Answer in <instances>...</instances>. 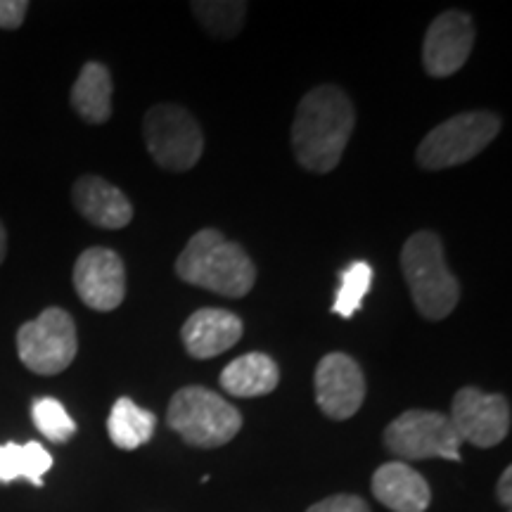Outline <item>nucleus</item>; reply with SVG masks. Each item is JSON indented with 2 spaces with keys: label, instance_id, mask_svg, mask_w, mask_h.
I'll return each instance as SVG.
<instances>
[{
  "label": "nucleus",
  "instance_id": "8",
  "mask_svg": "<svg viewBox=\"0 0 512 512\" xmlns=\"http://www.w3.org/2000/svg\"><path fill=\"white\" fill-rule=\"evenodd\" d=\"M384 444L403 460L444 458L460 460V441L448 415L434 411H406L384 430Z\"/></svg>",
  "mask_w": 512,
  "mask_h": 512
},
{
  "label": "nucleus",
  "instance_id": "20",
  "mask_svg": "<svg viewBox=\"0 0 512 512\" xmlns=\"http://www.w3.org/2000/svg\"><path fill=\"white\" fill-rule=\"evenodd\" d=\"M370 285H373V266L366 264V261H354V264L344 268L342 280H339L335 306H332L337 316H356L363 299H366Z\"/></svg>",
  "mask_w": 512,
  "mask_h": 512
},
{
  "label": "nucleus",
  "instance_id": "9",
  "mask_svg": "<svg viewBox=\"0 0 512 512\" xmlns=\"http://www.w3.org/2000/svg\"><path fill=\"white\" fill-rule=\"evenodd\" d=\"M448 420L456 427L460 441L472 446H498L510 432V403L501 394H486L477 387H463L453 396Z\"/></svg>",
  "mask_w": 512,
  "mask_h": 512
},
{
  "label": "nucleus",
  "instance_id": "16",
  "mask_svg": "<svg viewBox=\"0 0 512 512\" xmlns=\"http://www.w3.org/2000/svg\"><path fill=\"white\" fill-rule=\"evenodd\" d=\"M219 382L221 389H226L230 396L254 399V396L271 394L278 387L280 370L271 356L254 351V354H245L228 363L223 368Z\"/></svg>",
  "mask_w": 512,
  "mask_h": 512
},
{
  "label": "nucleus",
  "instance_id": "15",
  "mask_svg": "<svg viewBox=\"0 0 512 512\" xmlns=\"http://www.w3.org/2000/svg\"><path fill=\"white\" fill-rule=\"evenodd\" d=\"M373 494L384 508L394 512H425L432 501L427 479L401 460L377 467L373 475Z\"/></svg>",
  "mask_w": 512,
  "mask_h": 512
},
{
  "label": "nucleus",
  "instance_id": "13",
  "mask_svg": "<svg viewBox=\"0 0 512 512\" xmlns=\"http://www.w3.org/2000/svg\"><path fill=\"white\" fill-rule=\"evenodd\" d=\"M181 339L192 358H214L242 339V320L226 309H200L185 320Z\"/></svg>",
  "mask_w": 512,
  "mask_h": 512
},
{
  "label": "nucleus",
  "instance_id": "25",
  "mask_svg": "<svg viewBox=\"0 0 512 512\" xmlns=\"http://www.w3.org/2000/svg\"><path fill=\"white\" fill-rule=\"evenodd\" d=\"M512 470L510 467H505V472L501 475V479H498V501H501L505 508H510L512 505Z\"/></svg>",
  "mask_w": 512,
  "mask_h": 512
},
{
  "label": "nucleus",
  "instance_id": "23",
  "mask_svg": "<svg viewBox=\"0 0 512 512\" xmlns=\"http://www.w3.org/2000/svg\"><path fill=\"white\" fill-rule=\"evenodd\" d=\"M306 512H370V508L361 496L337 494V496L323 498V501L311 505Z\"/></svg>",
  "mask_w": 512,
  "mask_h": 512
},
{
  "label": "nucleus",
  "instance_id": "24",
  "mask_svg": "<svg viewBox=\"0 0 512 512\" xmlns=\"http://www.w3.org/2000/svg\"><path fill=\"white\" fill-rule=\"evenodd\" d=\"M27 0H0V29H19L27 17Z\"/></svg>",
  "mask_w": 512,
  "mask_h": 512
},
{
  "label": "nucleus",
  "instance_id": "10",
  "mask_svg": "<svg viewBox=\"0 0 512 512\" xmlns=\"http://www.w3.org/2000/svg\"><path fill=\"white\" fill-rule=\"evenodd\" d=\"M74 287L88 309L114 311L126 297L124 261L114 249H86L74 264Z\"/></svg>",
  "mask_w": 512,
  "mask_h": 512
},
{
  "label": "nucleus",
  "instance_id": "12",
  "mask_svg": "<svg viewBox=\"0 0 512 512\" xmlns=\"http://www.w3.org/2000/svg\"><path fill=\"white\" fill-rule=\"evenodd\" d=\"M475 46V24L465 12L451 10L439 15L427 29L422 43V64L425 72L437 79L456 74L467 62Z\"/></svg>",
  "mask_w": 512,
  "mask_h": 512
},
{
  "label": "nucleus",
  "instance_id": "1",
  "mask_svg": "<svg viewBox=\"0 0 512 512\" xmlns=\"http://www.w3.org/2000/svg\"><path fill=\"white\" fill-rule=\"evenodd\" d=\"M356 112L349 95L337 86H318L299 102L292 121V152L313 174L337 169L354 133Z\"/></svg>",
  "mask_w": 512,
  "mask_h": 512
},
{
  "label": "nucleus",
  "instance_id": "5",
  "mask_svg": "<svg viewBox=\"0 0 512 512\" xmlns=\"http://www.w3.org/2000/svg\"><path fill=\"white\" fill-rule=\"evenodd\" d=\"M501 131V117L494 112H465L432 128L418 147V164L427 171L451 169L470 162Z\"/></svg>",
  "mask_w": 512,
  "mask_h": 512
},
{
  "label": "nucleus",
  "instance_id": "11",
  "mask_svg": "<svg viewBox=\"0 0 512 512\" xmlns=\"http://www.w3.org/2000/svg\"><path fill=\"white\" fill-rule=\"evenodd\" d=\"M366 399V377L354 358L332 351L316 368V401L328 418L349 420Z\"/></svg>",
  "mask_w": 512,
  "mask_h": 512
},
{
  "label": "nucleus",
  "instance_id": "6",
  "mask_svg": "<svg viewBox=\"0 0 512 512\" xmlns=\"http://www.w3.org/2000/svg\"><path fill=\"white\" fill-rule=\"evenodd\" d=\"M79 351L76 323L64 309L50 306L17 330L19 361L36 375H57L74 363Z\"/></svg>",
  "mask_w": 512,
  "mask_h": 512
},
{
  "label": "nucleus",
  "instance_id": "17",
  "mask_svg": "<svg viewBox=\"0 0 512 512\" xmlns=\"http://www.w3.org/2000/svg\"><path fill=\"white\" fill-rule=\"evenodd\" d=\"M72 107L88 124H105L112 117V76L105 64H83L72 88Z\"/></svg>",
  "mask_w": 512,
  "mask_h": 512
},
{
  "label": "nucleus",
  "instance_id": "2",
  "mask_svg": "<svg viewBox=\"0 0 512 512\" xmlns=\"http://www.w3.org/2000/svg\"><path fill=\"white\" fill-rule=\"evenodd\" d=\"M176 273L183 283L233 299L245 297L256 283V268L249 254L214 228L192 235L176 259Z\"/></svg>",
  "mask_w": 512,
  "mask_h": 512
},
{
  "label": "nucleus",
  "instance_id": "14",
  "mask_svg": "<svg viewBox=\"0 0 512 512\" xmlns=\"http://www.w3.org/2000/svg\"><path fill=\"white\" fill-rule=\"evenodd\" d=\"M74 207L93 226L105 230L126 228L133 219L128 197L100 176H81L72 190Z\"/></svg>",
  "mask_w": 512,
  "mask_h": 512
},
{
  "label": "nucleus",
  "instance_id": "4",
  "mask_svg": "<svg viewBox=\"0 0 512 512\" xmlns=\"http://www.w3.org/2000/svg\"><path fill=\"white\" fill-rule=\"evenodd\" d=\"M166 422L190 446L216 448L235 439L242 415L233 403L207 387H185L171 399Z\"/></svg>",
  "mask_w": 512,
  "mask_h": 512
},
{
  "label": "nucleus",
  "instance_id": "3",
  "mask_svg": "<svg viewBox=\"0 0 512 512\" xmlns=\"http://www.w3.org/2000/svg\"><path fill=\"white\" fill-rule=\"evenodd\" d=\"M401 271L422 318L441 320L458 306L460 285L448 271L444 245L432 230L411 235L401 249Z\"/></svg>",
  "mask_w": 512,
  "mask_h": 512
},
{
  "label": "nucleus",
  "instance_id": "7",
  "mask_svg": "<svg viewBox=\"0 0 512 512\" xmlns=\"http://www.w3.org/2000/svg\"><path fill=\"white\" fill-rule=\"evenodd\" d=\"M147 150L166 171H188L200 162L204 138L195 117L178 105H155L145 114Z\"/></svg>",
  "mask_w": 512,
  "mask_h": 512
},
{
  "label": "nucleus",
  "instance_id": "26",
  "mask_svg": "<svg viewBox=\"0 0 512 512\" xmlns=\"http://www.w3.org/2000/svg\"><path fill=\"white\" fill-rule=\"evenodd\" d=\"M5 254H8V233H5V226L0 223V264L5 261Z\"/></svg>",
  "mask_w": 512,
  "mask_h": 512
},
{
  "label": "nucleus",
  "instance_id": "18",
  "mask_svg": "<svg viewBox=\"0 0 512 512\" xmlns=\"http://www.w3.org/2000/svg\"><path fill=\"white\" fill-rule=\"evenodd\" d=\"M157 418L155 413L140 408L136 401L128 396H121L112 406L110 420H107V432H110L112 444L124 451H133V448L147 444L155 434Z\"/></svg>",
  "mask_w": 512,
  "mask_h": 512
},
{
  "label": "nucleus",
  "instance_id": "21",
  "mask_svg": "<svg viewBox=\"0 0 512 512\" xmlns=\"http://www.w3.org/2000/svg\"><path fill=\"white\" fill-rule=\"evenodd\" d=\"M31 418H34L36 430L53 444H64L76 434V422L72 420V415L67 413V408L60 401L50 399V396L34 401Z\"/></svg>",
  "mask_w": 512,
  "mask_h": 512
},
{
  "label": "nucleus",
  "instance_id": "19",
  "mask_svg": "<svg viewBox=\"0 0 512 512\" xmlns=\"http://www.w3.org/2000/svg\"><path fill=\"white\" fill-rule=\"evenodd\" d=\"M50 467H53V456L38 441H27V444L8 441L0 446V482L29 479L34 486H43V477Z\"/></svg>",
  "mask_w": 512,
  "mask_h": 512
},
{
  "label": "nucleus",
  "instance_id": "22",
  "mask_svg": "<svg viewBox=\"0 0 512 512\" xmlns=\"http://www.w3.org/2000/svg\"><path fill=\"white\" fill-rule=\"evenodd\" d=\"M192 12L207 27L209 34L233 38L240 34L247 3H192Z\"/></svg>",
  "mask_w": 512,
  "mask_h": 512
}]
</instances>
